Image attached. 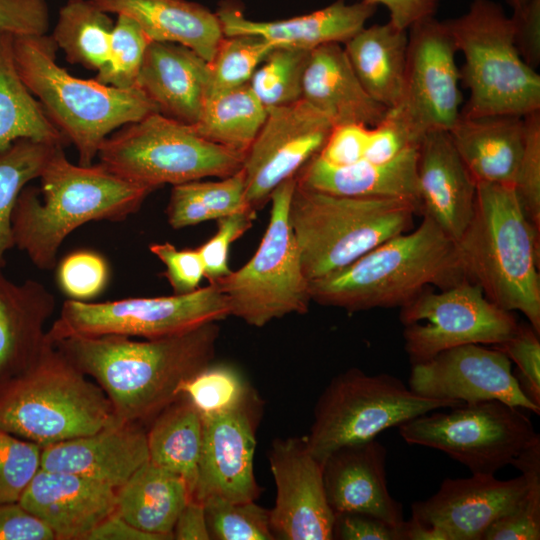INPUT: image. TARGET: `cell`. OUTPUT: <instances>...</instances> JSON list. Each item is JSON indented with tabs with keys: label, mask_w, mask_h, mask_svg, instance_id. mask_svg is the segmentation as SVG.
Returning <instances> with one entry per match:
<instances>
[{
	"label": "cell",
	"mask_w": 540,
	"mask_h": 540,
	"mask_svg": "<svg viewBox=\"0 0 540 540\" xmlns=\"http://www.w3.org/2000/svg\"><path fill=\"white\" fill-rule=\"evenodd\" d=\"M274 47L258 35L224 36L209 62L207 98L248 84L255 70Z\"/></svg>",
	"instance_id": "b9f144b4"
},
{
	"label": "cell",
	"mask_w": 540,
	"mask_h": 540,
	"mask_svg": "<svg viewBox=\"0 0 540 540\" xmlns=\"http://www.w3.org/2000/svg\"><path fill=\"white\" fill-rule=\"evenodd\" d=\"M513 10H517L526 5L530 0H507Z\"/></svg>",
	"instance_id": "be15d7a7"
},
{
	"label": "cell",
	"mask_w": 540,
	"mask_h": 540,
	"mask_svg": "<svg viewBox=\"0 0 540 540\" xmlns=\"http://www.w3.org/2000/svg\"><path fill=\"white\" fill-rule=\"evenodd\" d=\"M116 421L101 387L48 339L24 371L0 385V430L42 447Z\"/></svg>",
	"instance_id": "8992f818"
},
{
	"label": "cell",
	"mask_w": 540,
	"mask_h": 540,
	"mask_svg": "<svg viewBox=\"0 0 540 540\" xmlns=\"http://www.w3.org/2000/svg\"><path fill=\"white\" fill-rule=\"evenodd\" d=\"M449 409L400 424L399 435L408 444L446 453L472 474L486 475L512 465L539 436L521 408L499 400L461 403Z\"/></svg>",
	"instance_id": "7c38bea8"
},
{
	"label": "cell",
	"mask_w": 540,
	"mask_h": 540,
	"mask_svg": "<svg viewBox=\"0 0 540 540\" xmlns=\"http://www.w3.org/2000/svg\"><path fill=\"white\" fill-rule=\"evenodd\" d=\"M512 466L522 472L526 494L512 511L490 525L482 540L540 539V436L518 454Z\"/></svg>",
	"instance_id": "ab89813d"
},
{
	"label": "cell",
	"mask_w": 540,
	"mask_h": 540,
	"mask_svg": "<svg viewBox=\"0 0 540 540\" xmlns=\"http://www.w3.org/2000/svg\"><path fill=\"white\" fill-rule=\"evenodd\" d=\"M377 6L365 0L353 4L337 0L308 14L276 21H255L244 16L234 3H223L216 14L224 36L258 35L273 46L305 50L327 43H345L358 33Z\"/></svg>",
	"instance_id": "d4e9b609"
},
{
	"label": "cell",
	"mask_w": 540,
	"mask_h": 540,
	"mask_svg": "<svg viewBox=\"0 0 540 540\" xmlns=\"http://www.w3.org/2000/svg\"><path fill=\"white\" fill-rule=\"evenodd\" d=\"M190 499L181 475L148 461L116 489L115 512L139 530L169 540Z\"/></svg>",
	"instance_id": "1f68e13d"
},
{
	"label": "cell",
	"mask_w": 540,
	"mask_h": 540,
	"mask_svg": "<svg viewBox=\"0 0 540 540\" xmlns=\"http://www.w3.org/2000/svg\"><path fill=\"white\" fill-rule=\"evenodd\" d=\"M133 18L151 41L183 45L210 62L224 37L216 12L188 0H93Z\"/></svg>",
	"instance_id": "4dcf8cb0"
},
{
	"label": "cell",
	"mask_w": 540,
	"mask_h": 540,
	"mask_svg": "<svg viewBox=\"0 0 540 540\" xmlns=\"http://www.w3.org/2000/svg\"><path fill=\"white\" fill-rule=\"evenodd\" d=\"M210 64L191 49L152 41L145 52L137 86L159 113L195 124L207 99Z\"/></svg>",
	"instance_id": "484cf974"
},
{
	"label": "cell",
	"mask_w": 540,
	"mask_h": 540,
	"mask_svg": "<svg viewBox=\"0 0 540 540\" xmlns=\"http://www.w3.org/2000/svg\"><path fill=\"white\" fill-rule=\"evenodd\" d=\"M204 508L210 539L274 540L269 510L255 501L238 502L219 496L207 497Z\"/></svg>",
	"instance_id": "f6af8a7d"
},
{
	"label": "cell",
	"mask_w": 540,
	"mask_h": 540,
	"mask_svg": "<svg viewBox=\"0 0 540 540\" xmlns=\"http://www.w3.org/2000/svg\"><path fill=\"white\" fill-rule=\"evenodd\" d=\"M302 98L326 115L333 126L355 123L374 127L388 111L363 88L340 43L310 51Z\"/></svg>",
	"instance_id": "83f0119b"
},
{
	"label": "cell",
	"mask_w": 540,
	"mask_h": 540,
	"mask_svg": "<svg viewBox=\"0 0 540 540\" xmlns=\"http://www.w3.org/2000/svg\"><path fill=\"white\" fill-rule=\"evenodd\" d=\"M332 128L329 118L303 98L267 108L242 165L248 205L257 210L270 201L279 184L319 153Z\"/></svg>",
	"instance_id": "2e32d148"
},
{
	"label": "cell",
	"mask_w": 540,
	"mask_h": 540,
	"mask_svg": "<svg viewBox=\"0 0 540 540\" xmlns=\"http://www.w3.org/2000/svg\"><path fill=\"white\" fill-rule=\"evenodd\" d=\"M249 207L241 168L220 181L196 180L173 186L166 214L169 225L180 229L218 220Z\"/></svg>",
	"instance_id": "74e56055"
},
{
	"label": "cell",
	"mask_w": 540,
	"mask_h": 540,
	"mask_svg": "<svg viewBox=\"0 0 540 540\" xmlns=\"http://www.w3.org/2000/svg\"><path fill=\"white\" fill-rule=\"evenodd\" d=\"M108 266L104 258L92 251H76L60 263L57 278L61 289L74 300H86L98 295L108 281Z\"/></svg>",
	"instance_id": "681fc988"
},
{
	"label": "cell",
	"mask_w": 540,
	"mask_h": 540,
	"mask_svg": "<svg viewBox=\"0 0 540 540\" xmlns=\"http://www.w3.org/2000/svg\"><path fill=\"white\" fill-rule=\"evenodd\" d=\"M370 127L362 124L333 126L317 154L333 166H347L364 159Z\"/></svg>",
	"instance_id": "db71d44e"
},
{
	"label": "cell",
	"mask_w": 540,
	"mask_h": 540,
	"mask_svg": "<svg viewBox=\"0 0 540 540\" xmlns=\"http://www.w3.org/2000/svg\"><path fill=\"white\" fill-rule=\"evenodd\" d=\"M527 491L524 476L500 480L472 474L446 478L429 498L412 504V518L439 530L446 540H482L485 531L512 511Z\"/></svg>",
	"instance_id": "ffe728a7"
},
{
	"label": "cell",
	"mask_w": 540,
	"mask_h": 540,
	"mask_svg": "<svg viewBox=\"0 0 540 540\" xmlns=\"http://www.w3.org/2000/svg\"><path fill=\"white\" fill-rule=\"evenodd\" d=\"M466 279L456 243L427 215L418 227L376 246L349 265L309 281L311 300L349 312L403 307L428 285Z\"/></svg>",
	"instance_id": "277c9868"
},
{
	"label": "cell",
	"mask_w": 540,
	"mask_h": 540,
	"mask_svg": "<svg viewBox=\"0 0 540 540\" xmlns=\"http://www.w3.org/2000/svg\"><path fill=\"white\" fill-rule=\"evenodd\" d=\"M203 441V418L180 396L155 416L147 432L149 461L181 475L193 496Z\"/></svg>",
	"instance_id": "e575fe53"
},
{
	"label": "cell",
	"mask_w": 540,
	"mask_h": 540,
	"mask_svg": "<svg viewBox=\"0 0 540 540\" xmlns=\"http://www.w3.org/2000/svg\"><path fill=\"white\" fill-rule=\"evenodd\" d=\"M525 118L459 117L451 140L476 183L515 184L525 145Z\"/></svg>",
	"instance_id": "f546056e"
},
{
	"label": "cell",
	"mask_w": 540,
	"mask_h": 540,
	"mask_svg": "<svg viewBox=\"0 0 540 540\" xmlns=\"http://www.w3.org/2000/svg\"><path fill=\"white\" fill-rule=\"evenodd\" d=\"M515 45L524 61L536 68L540 62V0H530L514 10Z\"/></svg>",
	"instance_id": "680465c9"
},
{
	"label": "cell",
	"mask_w": 540,
	"mask_h": 540,
	"mask_svg": "<svg viewBox=\"0 0 540 540\" xmlns=\"http://www.w3.org/2000/svg\"><path fill=\"white\" fill-rule=\"evenodd\" d=\"M419 212L406 200L332 195L296 183L288 217L303 272L312 281L410 231Z\"/></svg>",
	"instance_id": "52a82bcc"
},
{
	"label": "cell",
	"mask_w": 540,
	"mask_h": 540,
	"mask_svg": "<svg viewBox=\"0 0 540 540\" xmlns=\"http://www.w3.org/2000/svg\"><path fill=\"white\" fill-rule=\"evenodd\" d=\"M418 190L422 214L430 217L455 243L475 211L477 183L447 131H433L419 144Z\"/></svg>",
	"instance_id": "cb8c5ba5"
},
{
	"label": "cell",
	"mask_w": 540,
	"mask_h": 540,
	"mask_svg": "<svg viewBox=\"0 0 540 540\" xmlns=\"http://www.w3.org/2000/svg\"><path fill=\"white\" fill-rule=\"evenodd\" d=\"M85 540H160V538L139 530L114 512L100 522Z\"/></svg>",
	"instance_id": "6125c7cd"
},
{
	"label": "cell",
	"mask_w": 540,
	"mask_h": 540,
	"mask_svg": "<svg viewBox=\"0 0 540 540\" xmlns=\"http://www.w3.org/2000/svg\"><path fill=\"white\" fill-rule=\"evenodd\" d=\"M218 337L219 327L213 322L159 339L102 335L52 343L94 378L118 421L140 423L179 398L181 385L212 363Z\"/></svg>",
	"instance_id": "6da1fadb"
},
{
	"label": "cell",
	"mask_w": 540,
	"mask_h": 540,
	"mask_svg": "<svg viewBox=\"0 0 540 540\" xmlns=\"http://www.w3.org/2000/svg\"><path fill=\"white\" fill-rule=\"evenodd\" d=\"M42 446L0 430V504L18 502L41 464Z\"/></svg>",
	"instance_id": "bcb514c9"
},
{
	"label": "cell",
	"mask_w": 540,
	"mask_h": 540,
	"mask_svg": "<svg viewBox=\"0 0 540 540\" xmlns=\"http://www.w3.org/2000/svg\"><path fill=\"white\" fill-rule=\"evenodd\" d=\"M40 187L26 186L12 213L14 245L41 270L53 269L66 237L91 222H119L137 212L151 189L129 182L100 162L74 164L58 146Z\"/></svg>",
	"instance_id": "7a4b0ae2"
},
{
	"label": "cell",
	"mask_w": 540,
	"mask_h": 540,
	"mask_svg": "<svg viewBox=\"0 0 540 540\" xmlns=\"http://www.w3.org/2000/svg\"><path fill=\"white\" fill-rule=\"evenodd\" d=\"M0 540H56V537L19 502H11L0 504Z\"/></svg>",
	"instance_id": "9f6ffc18"
},
{
	"label": "cell",
	"mask_w": 540,
	"mask_h": 540,
	"mask_svg": "<svg viewBox=\"0 0 540 540\" xmlns=\"http://www.w3.org/2000/svg\"><path fill=\"white\" fill-rule=\"evenodd\" d=\"M263 405L251 388L231 410L203 418V441L192 499L219 496L255 501L261 488L254 474L256 431Z\"/></svg>",
	"instance_id": "e0dca14e"
},
{
	"label": "cell",
	"mask_w": 540,
	"mask_h": 540,
	"mask_svg": "<svg viewBox=\"0 0 540 540\" xmlns=\"http://www.w3.org/2000/svg\"><path fill=\"white\" fill-rule=\"evenodd\" d=\"M418 154L419 145H414L388 162L373 163L363 159L347 166L330 165L316 154L298 171L296 183L332 195L406 200L421 211Z\"/></svg>",
	"instance_id": "4316f807"
},
{
	"label": "cell",
	"mask_w": 540,
	"mask_h": 540,
	"mask_svg": "<svg viewBox=\"0 0 540 540\" xmlns=\"http://www.w3.org/2000/svg\"><path fill=\"white\" fill-rule=\"evenodd\" d=\"M310 51L276 46L258 66L248 85L266 108L302 98V80Z\"/></svg>",
	"instance_id": "60d3db41"
},
{
	"label": "cell",
	"mask_w": 540,
	"mask_h": 540,
	"mask_svg": "<svg viewBox=\"0 0 540 540\" xmlns=\"http://www.w3.org/2000/svg\"><path fill=\"white\" fill-rule=\"evenodd\" d=\"M402 525V524H401ZM333 539L402 540L400 526L365 513L335 514Z\"/></svg>",
	"instance_id": "11a10c76"
},
{
	"label": "cell",
	"mask_w": 540,
	"mask_h": 540,
	"mask_svg": "<svg viewBox=\"0 0 540 540\" xmlns=\"http://www.w3.org/2000/svg\"><path fill=\"white\" fill-rule=\"evenodd\" d=\"M256 210L249 207L217 220V232L197 250L204 264V277L213 282L228 275L230 245L253 225Z\"/></svg>",
	"instance_id": "f907efd6"
},
{
	"label": "cell",
	"mask_w": 540,
	"mask_h": 540,
	"mask_svg": "<svg viewBox=\"0 0 540 540\" xmlns=\"http://www.w3.org/2000/svg\"><path fill=\"white\" fill-rule=\"evenodd\" d=\"M525 118V145L519 165L515 190L533 225L540 229V112Z\"/></svg>",
	"instance_id": "c3c4849f"
},
{
	"label": "cell",
	"mask_w": 540,
	"mask_h": 540,
	"mask_svg": "<svg viewBox=\"0 0 540 540\" xmlns=\"http://www.w3.org/2000/svg\"><path fill=\"white\" fill-rule=\"evenodd\" d=\"M408 388L421 397L457 403L499 400L540 415V407L521 391L510 359L481 344L450 348L412 364Z\"/></svg>",
	"instance_id": "ac0fdd59"
},
{
	"label": "cell",
	"mask_w": 540,
	"mask_h": 540,
	"mask_svg": "<svg viewBox=\"0 0 540 540\" xmlns=\"http://www.w3.org/2000/svg\"><path fill=\"white\" fill-rule=\"evenodd\" d=\"M229 315L226 296L209 282L193 292L172 296L100 303L67 300L46 337L51 342L102 335L159 339L192 331Z\"/></svg>",
	"instance_id": "4fadbf2b"
},
{
	"label": "cell",
	"mask_w": 540,
	"mask_h": 540,
	"mask_svg": "<svg viewBox=\"0 0 540 540\" xmlns=\"http://www.w3.org/2000/svg\"><path fill=\"white\" fill-rule=\"evenodd\" d=\"M401 308L405 350L412 364L461 345L501 344L518 327L511 312L492 303L468 279L439 293L423 291Z\"/></svg>",
	"instance_id": "5bb4252c"
},
{
	"label": "cell",
	"mask_w": 540,
	"mask_h": 540,
	"mask_svg": "<svg viewBox=\"0 0 540 540\" xmlns=\"http://www.w3.org/2000/svg\"><path fill=\"white\" fill-rule=\"evenodd\" d=\"M114 22L93 0H68L51 34L66 60L100 71L107 63Z\"/></svg>",
	"instance_id": "8d00e7d4"
},
{
	"label": "cell",
	"mask_w": 540,
	"mask_h": 540,
	"mask_svg": "<svg viewBox=\"0 0 540 540\" xmlns=\"http://www.w3.org/2000/svg\"><path fill=\"white\" fill-rule=\"evenodd\" d=\"M51 35L14 36L19 76L68 143L91 165L104 140L124 125L158 112L138 87L121 89L70 74L57 63Z\"/></svg>",
	"instance_id": "5b68a950"
},
{
	"label": "cell",
	"mask_w": 540,
	"mask_h": 540,
	"mask_svg": "<svg viewBox=\"0 0 540 540\" xmlns=\"http://www.w3.org/2000/svg\"><path fill=\"white\" fill-rule=\"evenodd\" d=\"M295 186L291 177L272 192L269 223L252 258L212 282L226 296L230 315L254 327L309 308V281L288 217Z\"/></svg>",
	"instance_id": "8fae6325"
},
{
	"label": "cell",
	"mask_w": 540,
	"mask_h": 540,
	"mask_svg": "<svg viewBox=\"0 0 540 540\" xmlns=\"http://www.w3.org/2000/svg\"><path fill=\"white\" fill-rule=\"evenodd\" d=\"M386 457V448L375 438L343 446L326 458L323 482L334 515L365 513L401 526L403 508L388 491Z\"/></svg>",
	"instance_id": "603a6c76"
},
{
	"label": "cell",
	"mask_w": 540,
	"mask_h": 540,
	"mask_svg": "<svg viewBox=\"0 0 540 540\" xmlns=\"http://www.w3.org/2000/svg\"><path fill=\"white\" fill-rule=\"evenodd\" d=\"M412 142L407 132L397 122L385 116L378 125L370 127L364 160L384 163L398 156Z\"/></svg>",
	"instance_id": "6f0895ef"
},
{
	"label": "cell",
	"mask_w": 540,
	"mask_h": 540,
	"mask_svg": "<svg viewBox=\"0 0 540 540\" xmlns=\"http://www.w3.org/2000/svg\"><path fill=\"white\" fill-rule=\"evenodd\" d=\"M244 156L159 112L113 132L97 154L111 172L152 191L165 184L228 177L241 170Z\"/></svg>",
	"instance_id": "9c48e42d"
},
{
	"label": "cell",
	"mask_w": 540,
	"mask_h": 540,
	"mask_svg": "<svg viewBox=\"0 0 540 540\" xmlns=\"http://www.w3.org/2000/svg\"><path fill=\"white\" fill-rule=\"evenodd\" d=\"M457 52L447 21L430 16L408 29L402 97L386 116L402 126L415 144L430 132H449L460 117Z\"/></svg>",
	"instance_id": "9a60e30c"
},
{
	"label": "cell",
	"mask_w": 540,
	"mask_h": 540,
	"mask_svg": "<svg viewBox=\"0 0 540 540\" xmlns=\"http://www.w3.org/2000/svg\"><path fill=\"white\" fill-rule=\"evenodd\" d=\"M58 540H85L116 510V489L77 474L40 468L18 501Z\"/></svg>",
	"instance_id": "44dd1931"
},
{
	"label": "cell",
	"mask_w": 540,
	"mask_h": 540,
	"mask_svg": "<svg viewBox=\"0 0 540 540\" xmlns=\"http://www.w3.org/2000/svg\"><path fill=\"white\" fill-rule=\"evenodd\" d=\"M21 139L62 146L68 143L21 80L14 58V36L0 32V151Z\"/></svg>",
	"instance_id": "836d02e7"
},
{
	"label": "cell",
	"mask_w": 540,
	"mask_h": 540,
	"mask_svg": "<svg viewBox=\"0 0 540 540\" xmlns=\"http://www.w3.org/2000/svg\"><path fill=\"white\" fill-rule=\"evenodd\" d=\"M55 145L21 139L0 151V268L6 265L7 252L15 247L12 213L21 191L39 179ZM64 147V146H63Z\"/></svg>",
	"instance_id": "f35d334b"
},
{
	"label": "cell",
	"mask_w": 540,
	"mask_h": 540,
	"mask_svg": "<svg viewBox=\"0 0 540 540\" xmlns=\"http://www.w3.org/2000/svg\"><path fill=\"white\" fill-rule=\"evenodd\" d=\"M150 251L165 265L164 275L174 294H186L199 288L204 277V264L195 249L178 250L169 242L153 243Z\"/></svg>",
	"instance_id": "816d5d0a"
},
{
	"label": "cell",
	"mask_w": 540,
	"mask_h": 540,
	"mask_svg": "<svg viewBox=\"0 0 540 540\" xmlns=\"http://www.w3.org/2000/svg\"><path fill=\"white\" fill-rule=\"evenodd\" d=\"M148 461L147 432L140 423L116 421L94 433L43 446L40 468L118 489Z\"/></svg>",
	"instance_id": "7402d4cb"
},
{
	"label": "cell",
	"mask_w": 540,
	"mask_h": 540,
	"mask_svg": "<svg viewBox=\"0 0 540 540\" xmlns=\"http://www.w3.org/2000/svg\"><path fill=\"white\" fill-rule=\"evenodd\" d=\"M266 115L267 108L246 84L208 97L191 126L204 139L245 154Z\"/></svg>",
	"instance_id": "d590c367"
},
{
	"label": "cell",
	"mask_w": 540,
	"mask_h": 540,
	"mask_svg": "<svg viewBox=\"0 0 540 540\" xmlns=\"http://www.w3.org/2000/svg\"><path fill=\"white\" fill-rule=\"evenodd\" d=\"M530 324H518L505 342L493 345L516 365L513 373L523 394L540 407V341Z\"/></svg>",
	"instance_id": "7dc6e473"
},
{
	"label": "cell",
	"mask_w": 540,
	"mask_h": 540,
	"mask_svg": "<svg viewBox=\"0 0 540 540\" xmlns=\"http://www.w3.org/2000/svg\"><path fill=\"white\" fill-rule=\"evenodd\" d=\"M251 388L236 368L211 363L187 379L179 392L202 417H208L237 406Z\"/></svg>",
	"instance_id": "7bdbcfd3"
},
{
	"label": "cell",
	"mask_w": 540,
	"mask_h": 540,
	"mask_svg": "<svg viewBox=\"0 0 540 540\" xmlns=\"http://www.w3.org/2000/svg\"><path fill=\"white\" fill-rule=\"evenodd\" d=\"M343 47L366 92L387 110L401 100L408 48V30L388 21L362 28Z\"/></svg>",
	"instance_id": "d6a6232c"
},
{
	"label": "cell",
	"mask_w": 540,
	"mask_h": 540,
	"mask_svg": "<svg viewBox=\"0 0 540 540\" xmlns=\"http://www.w3.org/2000/svg\"><path fill=\"white\" fill-rule=\"evenodd\" d=\"M464 58L460 79L469 90L461 116H526L540 111V76L521 57L513 20L491 0H473L462 16L446 20Z\"/></svg>",
	"instance_id": "ba28073f"
},
{
	"label": "cell",
	"mask_w": 540,
	"mask_h": 540,
	"mask_svg": "<svg viewBox=\"0 0 540 540\" xmlns=\"http://www.w3.org/2000/svg\"><path fill=\"white\" fill-rule=\"evenodd\" d=\"M55 297L34 279L15 283L0 268V385L24 371L47 342Z\"/></svg>",
	"instance_id": "f1b7e54d"
},
{
	"label": "cell",
	"mask_w": 540,
	"mask_h": 540,
	"mask_svg": "<svg viewBox=\"0 0 540 540\" xmlns=\"http://www.w3.org/2000/svg\"><path fill=\"white\" fill-rule=\"evenodd\" d=\"M376 6H385L389 21L401 29L408 30L415 22L434 16L438 0H365Z\"/></svg>",
	"instance_id": "91938a15"
},
{
	"label": "cell",
	"mask_w": 540,
	"mask_h": 540,
	"mask_svg": "<svg viewBox=\"0 0 540 540\" xmlns=\"http://www.w3.org/2000/svg\"><path fill=\"white\" fill-rule=\"evenodd\" d=\"M50 24L47 0H0V32L44 35Z\"/></svg>",
	"instance_id": "f5cc1de1"
},
{
	"label": "cell",
	"mask_w": 540,
	"mask_h": 540,
	"mask_svg": "<svg viewBox=\"0 0 540 540\" xmlns=\"http://www.w3.org/2000/svg\"><path fill=\"white\" fill-rule=\"evenodd\" d=\"M152 41L131 17L117 15L111 32L109 56L94 77L100 83L121 89L136 88L147 47Z\"/></svg>",
	"instance_id": "ee69618b"
},
{
	"label": "cell",
	"mask_w": 540,
	"mask_h": 540,
	"mask_svg": "<svg viewBox=\"0 0 540 540\" xmlns=\"http://www.w3.org/2000/svg\"><path fill=\"white\" fill-rule=\"evenodd\" d=\"M461 403L421 397L397 377L350 368L335 376L319 396L310 432V453L323 465L335 450L375 439L421 414Z\"/></svg>",
	"instance_id": "30bf717a"
},
{
	"label": "cell",
	"mask_w": 540,
	"mask_h": 540,
	"mask_svg": "<svg viewBox=\"0 0 540 540\" xmlns=\"http://www.w3.org/2000/svg\"><path fill=\"white\" fill-rule=\"evenodd\" d=\"M276 486L269 510L275 539L331 540L335 515L323 482V465L309 451L305 437L273 440L268 455Z\"/></svg>",
	"instance_id": "d6986e66"
},
{
	"label": "cell",
	"mask_w": 540,
	"mask_h": 540,
	"mask_svg": "<svg viewBox=\"0 0 540 540\" xmlns=\"http://www.w3.org/2000/svg\"><path fill=\"white\" fill-rule=\"evenodd\" d=\"M173 539L210 540L203 502L191 498L186 503L175 523Z\"/></svg>",
	"instance_id": "94428289"
},
{
	"label": "cell",
	"mask_w": 540,
	"mask_h": 540,
	"mask_svg": "<svg viewBox=\"0 0 540 540\" xmlns=\"http://www.w3.org/2000/svg\"><path fill=\"white\" fill-rule=\"evenodd\" d=\"M538 232L513 185L477 183L474 215L456 248L464 277L540 334Z\"/></svg>",
	"instance_id": "3957f363"
}]
</instances>
